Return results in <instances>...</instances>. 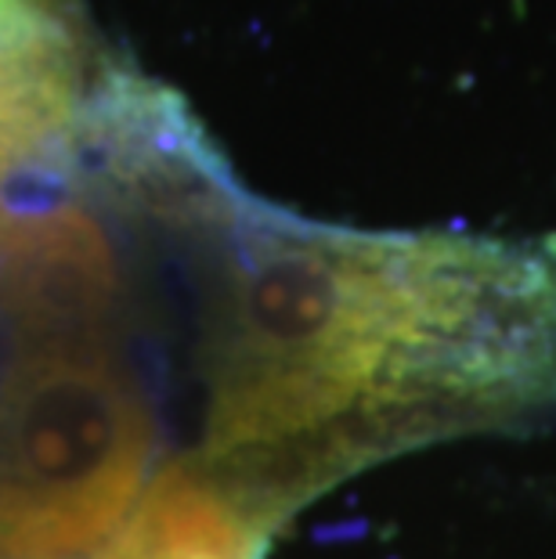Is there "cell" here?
I'll list each match as a JSON object with an SVG mask.
<instances>
[{
  "mask_svg": "<svg viewBox=\"0 0 556 559\" xmlns=\"http://www.w3.org/2000/svg\"><path fill=\"white\" fill-rule=\"evenodd\" d=\"M376 376L333 231L134 69L0 185V559H260L358 469Z\"/></svg>",
  "mask_w": 556,
  "mask_h": 559,
  "instance_id": "1",
  "label": "cell"
},
{
  "mask_svg": "<svg viewBox=\"0 0 556 559\" xmlns=\"http://www.w3.org/2000/svg\"><path fill=\"white\" fill-rule=\"evenodd\" d=\"M113 73L80 0H0V181L73 148Z\"/></svg>",
  "mask_w": 556,
  "mask_h": 559,
  "instance_id": "2",
  "label": "cell"
}]
</instances>
